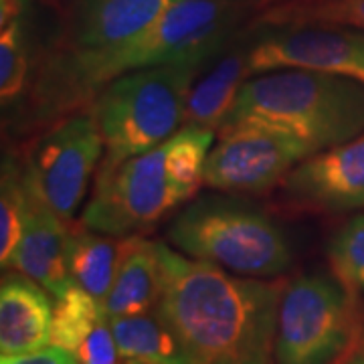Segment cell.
I'll use <instances>...</instances> for the list:
<instances>
[{"label": "cell", "instance_id": "6da1fadb", "mask_svg": "<svg viewBox=\"0 0 364 364\" xmlns=\"http://www.w3.org/2000/svg\"><path fill=\"white\" fill-rule=\"evenodd\" d=\"M156 312L195 364H273L286 284L227 272L166 243Z\"/></svg>", "mask_w": 364, "mask_h": 364}, {"label": "cell", "instance_id": "7a4b0ae2", "mask_svg": "<svg viewBox=\"0 0 364 364\" xmlns=\"http://www.w3.org/2000/svg\"><path fill=\"white\" fill-rule=\"evenodd\" d=\"M241 124L286 132L318 154L364 134V83L310 69L257 73L221 130Z\"/></svg>", "mask_w": 364, "mask_h": 364}, {"label": "cell", "instance_id": "3957f363", "mask_svg": "<svg viewBox=\"0 0 364 364\" xmlns=\"http://www.w3.org/2000/svg\"><path fill=\"white\" fill-rule=\"evenodd\" d=\"M170 247L227 272L272 279L294 263V247L272 215L229 193L200 196L166 227Z\"/></svg>", "mask_w": 364, "mask_h": 364}, {"label": "cell", "instance_id": "277c9868", "mask_svg": "<svg viewBox=\"0 0 364 364\" xmlns=\"http://www.w3.org/2000/svg\"><path fill=\"white\" fill-rule=\"evenodd\" d=\"M205 65L188 61L148 67L107 81L90 104L104 138V160L144 154L181 130L188 93Z\"/></svg>", "mask_w": 364, "mask_h": 364}, {"label": "cell", "instance_id": "5b68a950", "mask_svg": "<svg viewBox=\"0 0 364 364\" xmlns=\"http://www.w3.org/2000/svg\"><path fill=\"white\" fill-rule=\"evenodd\" d=\"M356 298L338 277L306 273L279 304L273 364H338L360 342Z\"/></svg>", "mask_w": 364, "mask_h": 364}, {"label": "cell", "instance_id": "8992f818", "mask_svg": "<svg viewBox=\"0 0 364 364\" xmlns=\"http://www.w3.org/2000/svg\"><path fill=\"white\" fill-rule=\"evenodd\" d=\"M184 203L186 196L170 174L164 142L119 162L102 158L79 225L122 239L152 229Z\"/></svg>", "mask_w": 364, "mask_h": 364}, {"label": "cell", "instance_id": "52a82bcc", "mask_svg": "<svg viewBox=\"0 0 364 364\" xmlns=\"http://www.w3.org/2000/svg\"><path fill=\"white\" fill-rule=\"evenodd\" d=\"M104 152V138L91 109L73 112L35 140L25 168L53 210L71 223Z\"/></svg>", "mask_w": 364, "mask_h": 364}, {"label": "cell", "instance_id": "ba28073f", "mask_svg": "<svg viewBox=\"0 0 364 364\" xmlns=\"http://www.w3.org/2000/svg\"><path fill=\"white\" fill-rule=\"evenodd\" d=\"M203 184L229 195H257L286 181L312 150L286 132L241 124L217 132Z\"/></svg>", "mask_w": 364, "mask_h": 364}, {"label": "cell", "instance_id": "9c48e42d", "mask_svg": "<svg viewBox=\"0 0 364 364\" xmlns=\"http://www.w3.org/2000/svg\"><path fill=\"white\" fill-rule=\"evenodd\" d=\"M251 75L310 69L364 83V31L340 25L277 26L249 47Z\"/></svg>", "mask_w": 364, "mask_h": 364}, {"label": "cell", "instance_id": "30bf717a", "mask_svg": "<svg viewBox=\"0 0 364 364\" xmlns=\"http://www.w3.org/2000/svg\"><path fill=\"white\" fill-rule=\"evenodd\" d=\"M282 196L299 210H364V134L301 160L282 182Z\"/></svg>", "mask_w": 364, "mask_h": 364}, {"label": "cell", "instance_id": "8fae6325", "mask_svg": "<svg viewBox=\"0 0 364 364\" xmlns=\"http://www.w3.org/2000/svg\"><path fill=\"white\" fill-rule=\"evenodd\" d=\"M176 0H79L65 45L51 65H77L116 51L146 33Z\"/></svg>", "mask_w": 364, "mask_h": 364}, {"label": "cell", "instance_id": "7c38bea8", "mask_svg": "<svg viewBox=\"0 0 364 364\" xmlns=\"http://www.w3.org/2000/svg\"><path fill=\"white\" fill-rule=\"evenodd\" d=\"M25 182V225L11 267L45 287L59 298L73 286L67 272L69 227L43 198L23 164Z\"/></svg>", "mask_w": 364, "mask_h": 364}, {"label": "cell", "instance_id": "4fadbf2b", "mask_svg": "<svg viewBox=\"0 0 364 364\" xmlns=\"http://www.w3.org/2000/svg\"><path fill=\"white\" fill-rule=\"evenodd\" d=\"M53 306L47 289L23 273H9L0 286V352L25 354L51 344Z\"/></svg>", "mask_w": 364, "mask_h": 364}, {"label": "cell", "instance_id": "5bb4252c", "mask_svg": "<svg viewBox=\"0 0 364 364\" xmlns=\"http://www.w3.org/2000/svg\"><path fill=\"white\" fill-rule=\"evenodd\" d=\"M160 298V251L158 241L142 235L122 237L119 261L112 289L104 299L109 318L154 310Z\"/></svg>", "mask_w": 364, "mask_h": 364}, {"label": "cell", "instance_id": "9a60e30c", "mask_svg": "<svg viewBox=\"0 0 364 364\" xmlns=\"http://www.w3.org/2000/svg\"><path fill=\"white\" fill-rule=\"evenodd\" d=\"M249 75V49H237L221 57L203 77H196L193 83L186 100L184 124L221 130Z\"/></svg>", "mask_w": 364, "mask_h": 364}, {"label": "cell", "instance_id": "2e32d148", "mask_svg": "<svg viewBox=\"0 0 364 364\" xmlns=\"http://www.w3.org/2000/svg\"><path fill=\"white\" fill-rule=\"evenodd\" d=\"M117 350L136 364H195L162 316L154 310L109 318Z\"/></svg>", "mask_w": 364, "mask_h": 364}, {"label": "cell", "instance_id": "e0dca14e", "mask_svg": "<svg viewBox=\"0 0 364 364\" xmlns=\"http://www.w3.org/2000/svg\"><path fill=\"white\" fill-rule=\"evenodd\" d=\"M122 239L97 233L83 225L71 227L67 235V272L75 286L104 304L117 272Z\"/></svg>", "mask_w": 364, "mask_h": 364}, {"label": "cell", "instance_id": "ac0fdd59", "mask_svg": "<svg viewBox=\"0 0 364 364\" xmlns=\"http://www.w3.org/2000/svg\"><path fill=\"white\" fill-rule=\"evenodd\" d=\"M0 100L2 109L25 100L35 77V55L25 26V0L14 11L0 18Z\"/></svg>", "mask_w": 364, "mask_h": 364}, {"label": "cell", "instance_id": "d6986e66", "mask_svg": "<svg viewBox=\"0 0 364 364\" xmlns=\"http://www.w3.org/2000/svg\"><path fill=\"white\" fill-rule=\"evenodd\" d=\"M259 25H340L364 31V0H265Z\"/></svg>", "mask_w": 364, "mask_h": 364}, {"label": "cell", "instance_id": "ffe728a7", "mask_svg": "<svg viewBox=\"0 0 364 364\" xmlns=\"http://www.w3.org/2000/svg\"><path fill=\"white\" fill-rule=\"evenodd\" d=\"M217 132L195 124H184L166 140V160L172 178L188 198L198 193L205 178V166Z\"/></svg>", "mask_w": 364, "mask_h": 364}, {"label": "cell", "instance_id": "44dd1931", "mask_svg": "<svg viewBox=\"0 0 364 364\" xmlns=\"http://www.w3.org/2000/svg\"><path fill=\"white\" fill-rule=\"evenodd\" d=\"M104 304L87 294L83 287L73 286L63 296L55 298L51 324V344L75 354L91 330L104 320Z\"/></svg>", "mask_w": 364, "mask_h": 364}, {"label": "cell", "instance_id": "7402d4cb", "mask_svg": "<svg viewBox=\"0 0 364 364\" xmlns=\"http://www.w3.org/2000/svg\"><path fill=\"white\" fill-rule=\"evenodd\" d=\"M0 182V265L2 269H9L25 225L23 164L11 156L4 158Z\"/></svg>", "mask_w": 364, "mask_h": 364}, {"label": "cell", "instance_id": "603a6c76", "mask_svg": "<svg viewBox=\"0 0 364 364\" xmlns=\"http://www.w3.org/2000/svg\"><path fill=\"white\" fill-rule=\"evenodd\" d=\"M330 269L354 296L364 294V213L340 227L328 243Z\"/></svg>", "mask_w": 364, "mask_h": 364}, {"label": "cell", "instance_id": "cb8c5ba5", "mask_svg": "<svg viewBox=\"0 0 364 364\" xmlns=\"http://www.w3.org/2000/svg\"><path fill=\"white\" fill-rule=\"evenodd\" d=\"M75 358L79 364H122V354L117 350L116 336L109 324V316H105L100 324L91 330V334L81 342Z\"/></svg>", "mask_w": 364, "mask_h": 364}, {"label": "cell", "instance_id": "d4e9b609", "mask_svg": "<svg viewBox=\"0 0 364 364\" xmlns=\"http://www.w3.org/2000/svg\"><path fill=\"white\" fill-rule=\"evenodd\" d=\"M0 364H79L75 354L59 346H45L25 354H4Z\"/></svg>", "mask_w": 364, "mask_h": 364}, {"label": "cell", "instance_id": "484cf974", "mask_svg": "<svg viewBox=\"0 0 364 364\" xmlns=\"http://www.w3.org/2000/svg\"><path fill=\"white\" fill-rule=\"evenodd\" d=\"M342 364H364V350L350 352V354L346 356V360Z\"/></svg>", "mask_w": 364, "mask_h": 364}, {"label": "cell", "instance_id": "4316f807", "mask_svg": "<svg viewBox=\"0 0 364 364\" xmlns=\"http://www.w3.org/2000/svg\"><path fill=\"white\" fill-rule=\"evenodd\" d=\"M360 348L364 350V322H363V332H360Z\"/></svg>", "mask_w": 364, "mask_h": 364}, {"label": "cell", "instance_id": "83f0119b", "mask_svg": "<svg viewBox=\"0 0 364 364\" xmlns=\"http://www.w3.org/2000/svg\"><path fill=\"white\" fill-rule=\"evenodd\" d=\"M124 364H136V363H132V360H126V363H124Z\"/></svg>", "mask_w": 364, "mask_h": 364}, {"label": "cell", "instance_id": "f1b7e54d", "mask_svg": "<svg viewBox=\"0 0 364 364\" xmlns=\"http://www.w3.org/2000/svg\"><path fill=\"white\" fill-rule=\"evenodd\" d=\"M344 360H346V358H344ZM344 360H340V363H338V364H342V363H344Z\"/></svg>", "mask_w": 364, "mask_h": 364}]
</instances>
